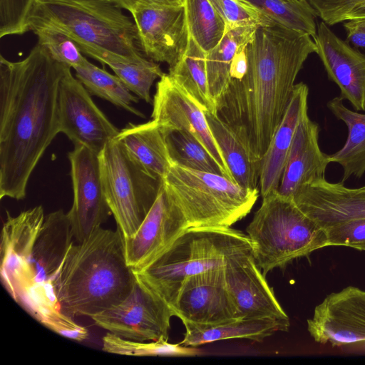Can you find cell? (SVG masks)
<instances>
[{
	"mask_svg": "<svg viewBox=\"0 0 365 365\" xmlns=\"http://www.w3.org/2000/svg\"><path fill=\"white\" fill-rule=\"evenodd\" d=\"M68 158L73 198L67 215L74 238L81 242L112 213L104 192L98 154L83 146H74Z\"/></svg>",
	"mask_w": 365,
	"mask_h": 365,
	"instance_id": "13",
	"label": "cell"
},
{
	"mask_svg": "<svg viewBox=\"0 0 365 365\" xmlns=\"http://www.w3.org/2000/svg\"><path fill=\"white\" fill-rule=\"evenodd\" d=\"M289 322L271 318L239 319L203 329H185L182 345H199L230 339H247L262 342L277 331H287Z\"/></svg>",
	"mask_w": 365,
	"mask_h": 365,
	"instance_id": "27",
	"label": "cell"
},
{
	"mask_svg": "<svg viewBox=\"0 0 365 365\" xmlns=\"http://www.w3.org/2000/svg\"><path fill=\"white\" fill-rule=\"evenodd\" d=\"M36 0H0V37L22 35L29 31Z\"/></svg>",
	"mask_w": 365,
	"mask_h": 365,
	"instance_id": "37",
	"label": "cell"
},
{
	"mask_svg": "<svg viewBox=\"0 0 365 365\" xmlns=\"http://www.w3.org/2000/svg\"><path fill=\"white\" fill-rule=\"evenodd\" d=\"M314 38L278 24L259 27L246 48L244 76L231 81L217 103V115L235 132L251 159L267 151L290 101L297 76Z\"/></svg>",
	"mask_w": 365,
	"mask_h": 365,
	"instance_id": "2",
	"label": "cell"
},
{
	"mask_svg": "<svg viewBox=\"0 0 365 365\" xmlns=\"http://www.w3.org/2000/svg\"><path fill=\"white\" fill-rule=\"evenodd\" d=\"M324 230L328 246H346L365 250V218L337 222Z\"/></svg>",
	"mask_w": 365,
	"mask_h": 365,
	"instance_id": "38",
	"label": "cell"
},
{
	"mask_svg": "<svg viewBox=\"0 0 365 365\" xmlns=\"http://www.w3.org/2000/svg\"><path fill=\"white\" fill-rule=\"evenodd\" d=\"M327 106L348 128L344 145L336 153L328 155L329 161L342 167L341 182L351 176L361 178L365 173V114L346 108L339 96L331 99Z\"/></svg>",
	"mask_w": 365,
	"mask_h": 365,
	"instance_id": "25",
	"label": "cell"
},
{
	"mask_svg": "<svg viewBox=\"0 0 365 365\" xmlns=\"http://www.w3.org/2000/svg\"><path fill=\"white\" fill-rule=\"evenodd\" d=\"M308 86L295 84L284 116L262 160L259 185L262 197L277 191L299 120L308 110Z\"/></svg>",
	"mask_w": 365,
	"mask_h": 365,
	"instance_id": "22",
	"label": "cell"
},
{
	"mask_svg": "<svg viewBox=\"0 0 365 365\" xmlns=\"http://www.w3.org/2000/svg\"><path fill=\"white\" fill-rule=\"evenodd\" d=\"M232 180L247 189H257L261 164L253 161L235 132L217 113H205Z\"/></svg>",
	"mask_w": 365,
	"mask_h": 365,
	"instance_id": "26",
	"label": "cell"
},
{
	"mask_svg": "<svg viewBox=\"0 0 365 365\" xmlns=\"http://www.w3.org/2000/svg\"><path fill=\"white\" fill-rule=\"evenodd\" d=\"M357 189H358V190H359L360 192H361V193H363V194H364V195H365V185H364V186H363V187H361L357 188Z\"/></svg>",
	"mask_w": 365,
	"mask_h": 365,
	"instance_id": "44",
	"label": "cell"
},
{
	"mask_svg": "<svg viewBox=\"0 0 365 365\" xmlns=\"http://www.w3.org/2000/svg\"><path fill=\"white\" fill-rule=\"evenodd\" d=\"M258 26L238 27L227 31L219 43L206 55L210 93L216 106L230 82V67L238 50L247 46Z\"/></svg>",
	"mask_w": 365,
	"mask_h": 365,
	"instance_id": "29",
	"label": "cell"
},
{
	"mask_svg": "<svg viewBox=\"0 0 365 365\" xmlns=\"http://www.w3.org/2000/svg\"><path fill=\"white\" fill-rule=\"evenodd\" d=\"M319 125L308 115H302L294 133L277 192L293 199L304 185L325 178L328 155L319 147Z\"/></svg>",
	"mask_w": 365,
	"mask_h": 365,
	"instance_id": "21",
	"label": "cell"
},
{
	"mask_svg": "<svg viewBox=\"0 0 365 365\" xmlns=\"http://www.w3.org/2000/svg\"><path fill=\"white\" fill-rule=\"evenodd\" d=\"M347 41L357 48H365V17H356L344 21Z\"/></svg>",
	"mask_w": 365,
	"mask_h": 365,
	"instance_id": "40",
	"label": "cell"
},
{
	"mask_svg": "<svg viewBox=\"0 0 365 365\" xmlns=\"http://www.w3.org/2000/svg\"><path fill=\"white\" fill-rule=\"evenodd\" d=\"M252 250L247 235L225 227H192L143 270L137 279L170 307L189 277L223 268L228 260Z\"/></svg>",
	"mask_w": 365,
	"mask_h": 365,
	"instance_id": "5",
	"label": "cell"
},
{
	"mask_svg": "<svg viewBox=\"0 0 365 365\" xmlns=\"http://www.w3.org/2000/svg\"><path fill=\"white\" fill-rule=\"evenodd\" d=\"M107 1H113V0H107Z\"/></svg>",
	"mask_w": 365,
	"mask_h": 365,
	"instance_id": "45",
	"label": "cell"
},
{
	"mask_svg": "<svg viewBox=\"0 0 365 365\" xmlns=\"http://www.w3.org/2000/svg\"><path fill=\"white\" fill-rule=\"evenodd\" d=\"M107 202L124 238L135 235L163 181L145 171L115 138L98 154Z\"/></svg>",
	"mask_w": 365,
	"mask_h": 365,
	"instance_id": "9",
	"label": "cell"
},
{
	"mask_svg": "<svg viewBox=\"0 0 365 365\" xmlns=\"http://www.w3.org/2000/svg\"><path fill=\"white\" fill-rule=\"evenodd\" d=\"M123 9L107 0H36L29 31L51 29L76 43L97 46L132 58H145L135 25Z\"/></svg>",
	"mask_w": 365,
	"mask_h": 365,
	"instance_id": "6",
	"label": "cell"
},
{
	"mask_svg": "<svg viewBox=\"0 0 365 365\" xmlns=\"http://www.w3.org/2000/svg\"><path fill=\"white\" fill-rule=\"evenodd\" d=\"M297 207L323 229L337 222L365 218V195L326 178L302 186L293 197Z\"/></svg>",
	"mask_w": 365,
	"mask_h": 365,
	"instance_id": "20",
	"label": "cell"
},
{
	"mask_svg": "<svg viewBox=\"0 0 365 365\" xmlns=\"http://www.w3.org/2000/svg\"><path fill=\"white\" fill-rule=\"evenodd\" d=\"M119 7L130 11L137 5L173 6L183 5V0H113Z\"/></svg>",
	"mask_w": 365,
	"mask_h": 365,
	"instance_id": "41",
	"label": "cell"
},
{
	"mask_svg": "<svg viewBox=\"0 0 365 365\" xmlns=\"http://www.w3.org/2000/svg\"><path fill=\"white\" fill-rule=\"evenodd\" d=\"M173 313L136 278L128 297L91 318L95 324L121 338L135 341L168 340Z\"/></svg>",
	"mask_w": 365,
	"mask_h": 365,
	"instance_id": "10",
	"label": "cell"
},
{
	"mask_svg": "<svg viewBox=\"0 0 365 365\" xmlns=\"http://www.w3.org/2000/svg\"><path fill=\"white\" fill-rule=\"evenodd\" d=\"M190 225L182 211L163 185L135 235L124 238L127 263L133 272L148 267Z\"/></svg>",
	"mask_w": 365,
	"mask_h": 365,
	"instance_id": "14",
	"label": "cell"
},
{
	"mask_svg": "<svg viewBox=\"0 0 365 365\" xmlns=\"http://www.w3.org/2000/svg\"><path fill=\"white\" fill-rule=\"evenodd\" d=\"M254 259L266 275L327 245V235L293 199L273 192L262 197L247 227Z\"/></svg>",
	"mask_w": 365,
	"mask_h": 365,
	"instance_id": "7",
	"label": "cell"
},
{
	"mask_svg": "<svg viewBox=\"0 0 365 365\" xmlns=\"http://www.w3.org/2000/svg\"><path fill=\"white\" fill-rule=\"evenodd\" d=\"M187 29L207 53L226 34L225 24L210 0H183Z\"/></svg>",
	"mask_w": 365,
	"mask_h": 365,
	"instance_id": "31",
	"label": "cell"
},
{
	"mask_svg": "<svg viewBox=\"0 0 365 365\" xmlns=\"http://www.w3.org/2000/svg\"><path fill=\"white\" fill-rule=\"evenodd\" d=\"M135 281L123 234L118 228L100 227L83 241L72 243L54 289L64 314L91 317L123 301Z\"/></svg>",
	"mask_w": 365,
	"mask_h": 365,
	"instance_id": "4",
	"label": "cell"
},
{
	"mask_svg": "<svg viewBox=\"0 0 365 365\" xmlns=\"http://www.w3.org/2000/svg\"><path fill=\"white\" fill-rule=\"evenodd\" d=\"M163 185L190 227H231L250 213L259 196L258 189L242 187L223 175L175 163Z\"/></svg>",
	"mask_w": 365,
	"mask_h": 365,
	"instance_id": "8",
	"label": "cell"
},
{
	"mask_svg": "<svg viewBox=\"0 0 365 365\" xmlns=\"http://www.w3.org/2000/svg\"><path fill=\"white\" fill-rule=\"evenodd\" d=\"M162 128L165 133L173 163L193 170L225 175L217 162L193 135L182 130Z\"/></svg>",
	"mask_w": 365,
	"mask_h": 365,
	"instance_id": "33",
	"label": "cell"
},
{
	"mask_svg": "<svg viewBox=\"0 0 365 365\" xmlns=\"http://www.w3.org/2000/svg\"><path fill=\"white\" fill-rule=\"evenodd\" d=\"M247 46L241 47L232 59L230 67V81L241 79L246 73L247 67Z\"/></svg>",
	"mask_w": 365,
	"mask_h": 365,
	"instance_id": "42",
	"label": "cell"
},
{
	"mask_svg": "<svg viewBox=\"0 0 365 365\" xmlns=\"http://www.w3.org/2000/svg\"><path fill=\"white\" fill-rule=\"evenodd\" d=\"M307 329L320 344L365 343V291L349 286L331 293L315 307Z\"/></svg>",
	"mask_w": 365,
	"mask_h": 365,
	"instance_id": "16",
	"label": "cell"
},
{
	"mask_svg": "<svg viewBox=\"0 0 365 365\" xmlns=\"http://www.w3.org/2000/svg\"><path fill=\"white\" fill-rule=\"evenodd\" d=\"M73 237L62 210L45 215L38 205L16 216L7 212L0 269L4 287L30 315L58 334L81 341L87 329L61 312L54 289Z\"/></svg>",
	"mask_w": 365,
	"mask_h": 365,
	"instance_id": "3",
	"label": "cell"
},
{
	"mask_svg": "<svg viewBox=\"0 0 365 365\" xmlns=\"http://www.w3.org/2000/svg\"><path fill=\"white\" fill-rule=\"evenodd\" d=\"M322 21L329 26L344 22L346 16L365 0H307Z\"/></svg>",
	"mask_w": 365,
	"mask_h": 365,
	"instance_id": "39",
	"label": "cell"
},
{
	"mask_svg": "<svg viewBox=\"0 0 365 365\" xmlns=\"http://www.w3.org/2000/svg\"><path fill=\"white\" fill-rule=\"evenodd\" d=\"M225 24L226 33L238 27L271 26L276 24L245 0H210Z\"/></svg>",
	"mask_w": 365,
	"mask_h": 365,
	"instance_id": "35",
	"label": "cell"
},
{
	"mask_svg": "<svg viewBox=\"0 0 365 365\" xmlns=\"http://www.w3.org/2000/svg\"><path fill=\"white\" fill-rule=\"evenodd\" d=\"M103 350L112 354L140 356H195L201 353L196 346L170 344L168 340L135 341L110 332L103 338Z\"/></svg>",
	"mask_w": 365,
	"mask_h": 365,
	"instance_id": "34",
	"label": "cell"
},
{
	"mask_svg": "<svg viewBox=\"0 0 365 365\" xmlns=\"http://www.w3.org/2000/svg\"><path fill=\"white\" fill-rule=\"evenodd\" d=\"M356 17H365V1L357 4L346 16L345 21Z\"/></svg>",
	"mask_w": 365,
	"mask_h": 365,
	"instance_id": "43",
	"label": "cell"
},
{
	"mask_svg": "<svg viewBox=\"0 0 365 365\" xmlns=\"http://www.w3.org/2000/svg\"><path fill=\"white\" fill-rule=\"evenodd\" d=\"M130 13L141 51L151 61L175 66L187 48L189 31L184 6L137 5Z\"/></svg>",
	"mask_w": 365,
	"mask_h": 365,
	"instance_id": "15",
	"label": "cell"
},
{
	"mask_svg": "<svg viewBox=\"0 0 365 365\" xmlns=\"http://www.w3.org/2000/svg\"><path fill=\"white\" fill-rule=\"evenodd\" d=\"M206 55L189 34L185 53L177 63L169 68L168 74L205 113H217L216 105L209 90Z\"/></svg>",
	"mask_w": 365,
	"mask_h": 365,
	"instance_id": "28",
	"label": "cell"
},
{
	"mask_svg": "<svg viewBox=\"0 0 365 365\" xmlns=\"http://www.w3.org/2000/svg\"><path fill=\"white\" fill-rule=\"evenodd\" d=\"M314 41L329 80L340 89L339 97L356 111H365V53L337 36L324 21L317 24Z\"/></svg>",
	"mask_w": 365,
	"mask_h": 365,
	"instance_id": "19",
	"label": "cell"
},
{
	"mask_svg": "<svg viewBox=\"0 0 365 365\" xmlns=\"http://www.w3.org/2000/svg\"><path fill=\"white\" fill-rule=\"evenodd\" d=\"M76 43L83 54L108 66L139 98L149 103L152 102L151 86L165 74L158 64L145 58L132 59L97 46Z\"/></svg>",
	"mask_w": 365,
	"mask_h": 365,
	"instance_id": "24",
	"label": "cell"
},
{
	"mask_svg": "<svg viewBox=\"0 0 365 365\" xmlns=\"http://www.w3.org/2000/svg\"><path fill=\"white\" fill-rule=\"evenodd\" d=\"M74 70L76 77L89 93L108 101L132 114L145 118L143 113L133 106V103L138 102V98L131 93L116 75L110 74L88 61Z\"/></svg>",
	"mask_w": 365,
	"mask_h": 365,
	"instance_id": "30",
	"label": "cell"
},
{
	"mask_svg": "<svg viewBox=\"0 0 365 365\" xmlns=\"http://www.w3.org/2000/svg\"><path fill=\"white\" fill-rule=\"evenodd\" d=\"M67 66L39 43L19 61L1 55V199L26 197L31 175L60 133L58 86Z\"/></svg>",
	"mask_w": 365,
	"mask_h": 365,
	"instance_id": "1",
	"label": "cell"
},
{
	"mask_svg": "<svg viewBox=\"0 0 365 365\" xmlns=\"http://www.w3.org/2000/svg\"><path fill=\"white\" fill-rule=\"evenodd\" d=\"M152 117L163 128L185 131L193 135L217 162L225 175L232 180L205 113L168 73H165L156 85Z\"/></svg>",
	"mask_w": 365,
	"mask_h": 365,
	"instance_id": "17",
	"label": "cell"
},
{
	"mask_svg": "<svg viewBox=\"0 0 365 365\" xmlns=\"http://www.w3.org/2000/svg\"><path fill=\"white\" fill-rule=\"evenodd\" d=\"M58 113L60 133L74 146H83L99 154L120 130L96 105L82 83L67 66L59 82Z\"/></svg>",
	"mask_w": 365,
	"mask_h": 365,
	"instance_id": "11",
	"label": "cell"
},
{
	"mask_svg": "<svg viewBox=\"0 0 365 365\" xmlns=\"http://www.w3.org/2000/svg\"><path fill=\"white\" fill-rule=\"evenodd\" d=\"M56 61L73 68L83 66L88 59L77 44L66 34L51 29H34L31 31Z\"/></svg>",
	"mask_w": 365,
	"mask_h": 365,
	"instance_id": "36",
	"label": "cell"
},
{
	"mask_svg": "<svg viewBox=\"0 0 365 365\" xmlns=\"http://www.w3.org/2000/svg\"><path fill=\"white\" fill-rule=\"evenodd\" d=\"M223 270L240 319L271 318L289 322L257 264L252 250L231 257Z\"/></svg>",
	"mask_w": 365,
	"mask_h": 365,
	"instance_id": "18",
	"label": "cell"
},
{
	"mask_svg": "<svg viewBox=\"0 0 365 365\" xmlns=\"http://www.w3.org/2000/svg\"><path fill=\"white\" fill-rule=\"evenodd\" d=\"M252 4L276 24L307 34L317 35L316 11L307 0H245Z\"/></svg>",
	"mask_w": 365,
	"mask_h": 365,
	"instance_id": "32",
	"label": "cell"
},
{
	"mask_svg": "<svg viewBox=\"0 0 365 365\" xmlns=\"http://www.w3.org/2000/svg\"><path fill=\"white\" fill-rule=\"evenodd\" d=\"M223 268L192 276L182 283L170 309L185 329H203L240 319Z\"/></svg>",
	"mask_w": 365,
	"mask_h": 365,
	"instance_id": "12",
	"label": "cell"
},
{
	"mask_svg": "<svg viewBox=\"0 0 365 365\" xmlns=\"http://www.w3.org/2000/svg\"><path fill=\"white\" fill-rule=\"evenodd\" d=\"M115 138L145 171L163 181L173 162L165 133L155 120L141 124L130 123Z\"/></svg>",
	"mask_w": 365,
	"mask_h": 365,
	"instance_id": "23",
	"label": "cell"
}]
</instances>
